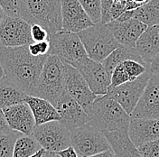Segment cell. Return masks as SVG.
Instances as JSON below:
<instances>
[{
    "label": "cell",
    "mask_w": 159,
    "mask_h": 157,
    "mask_svg": "<svg viewBox=\"0 0 159 157\" xmlns=\"http://www.w3.org/2000/svg\"><path fill=\"white\" fill-rule=\"evenodd\" d=\"M126 1H121V2H113L111 9H110V16L112 22L116 21L120 17V16L126 12Z\"/></svg>",
    "instance_id": "35"
},
{
    "label": "cell",
    "mask_w": 159,
    "mask_h": 157,
    "mask_svg": "<svg viewBox=\"0 0 159 157\" xmlns=\"http://www.w3.org/2000/svg\"><path fill=\"white\" fill-rule=\"evenodd\" d=\"M132 80H135V79H132L129 77L127 74V72L125 71L123 65L120 63L114 69L112 74H111V84H110L109 89L117 88L124 83H127V82L132 81Z\"/></svg>",
    "instance_id": "29"
},
{
    "label": "cell",
    "mask_w": 159,
    "mask_h": 157,
    "mask_svg": "<svg viewBox=\"0 0 159 157\" xmlns=\"http://www.w3.org/2000/svg\"><path fill=\"white\" fill-rule=\"evenodd\" d=\"M115 40L120 45L135 48L138 40L147 30L148 26L136 18L120 22L113 21L107 25Z\"/></svg>",
    "instance_id": "16"
},
{
    "label": "cell",
    "mask_w": 159,
    "mask_h": 157,
    "mask_svg": "<svg viewBox=\"0 0 159 157\" xmlns=\"http://www.w3.org/2000/svg\"><path fill=\"white\" fill-rule=\"evenodd\" d=\"M29 52L34 57H40L44 55H49L50 43L49 41L34 43L28 45Z\"/></svg>",
    "instance_id": "31"
},
{
    "label": "cell",
    "mask_w": 159,
    "mask_h": 157,
    "mask_svg": "<svg viewBox=\"0 0 159 157\" xmlns=\"http://www.w3.org/2000/svg\"><path fill=\"white\" fill-rule=\"evenodd\" d=\"M2 47H3V46H2V44H1V43H0V50L2 49Z\"/></svg>",
    "instance_id": "46"
},
{
    "label": "cell",
    "mask_w": 159,
    "mask_h": 157,
    "mask_svg": "<svg viewBox=\"0 0 159 157\" xmlns=\"http://www.w3.org/2000/svg\"><path fill=\"white\" fill-rule=\"evenodd\" d=\"M129 130H120L112 133H104L117 157H142L137 147L131 143L128 135Z\"/></svg>",
    "instance_id": "21"
},
{
    "label": "cell",
    "mask_w": 159,
    "mask_h": 157,
    "mask_svg": "<svg viewBox=\"0 0 159 157\" xmlns=\"http://www.w3.org/2000/svg\"><path fill=\"white\" fill-rule=\"evenodd\" d=\"M70 145L80 157H89L111 147L103 132L89 124L70 131Z\"/></svg>",
    "instance_id": "7"
},
{
    "label": "cell",
    "mask_w": 159,
    "mask_h": 157,
    "mask_svg": "<svg viewBox=\"0 0 159 157\" xmlns=\"http://www.w3.org/2000/svg\"><path fill=\"white\" fill-rule=\"evenodd\" d=\"M47 57L48 55L33 56L29 52L28 45L14 48L2 47L0 50V63L5 76L28 96L34 94Z\"/></svg>",
    "instance_id": "1"
},
{
    "label": "cell",
    "mask_w": 159,
    "mask_h": 157,
    "mask_svg": "<svg viewBox=\"0 0 159 157\" xmlns=\"http://www.w3.org/2000/svg\"><path fill=\"white\" fill-rule=\"evenodd\" d=\"M134 4H136L138 7H141L142 6H144V5H146L148 2L149 0H131Z\"/></svg>",
    "instance_id": "40"
},
{
    "label": "cell",
    "mask_w": 159,
    "mask_h": 157,
    "mask_svg": "<svg viewBox=\"0 0 159 157\" xmlns=\"http://www.w3.org/2000/svg\"><path fill=\"white\" fill-rule=\"evenodd\" d=\"M19 16L31 25L43 27L50 37L62 31L61 0H21Z\"/></svg>",
    "instance_id": "2"
},
{
    "label": "cell",
    "mask_w": 159,
    "mask_h": 157,
    "mask_svg": "<svg viewBox=\"0 0 159 157\" xmlns=\"http://www.w3.org/2000/svg\"><path fill=\"white\" fill-rule=\"evenodd\" d=\"M26 94L6 76L0 79V108H5L25 102Z\"/></svg>",
    "instance_id": "22"
},
{
    "label": "cell",
    "mask_w": 159,
    "mask_h": 157,
    "mask_svg": "<svg viewBox=\"0 0 159 157\" xmlns=\"http://www.w3.org/2000/svg\"><path fill=\"white\" fill-rule=\"evenodd\" d=\"M150 77L151 74L148 70L135 80L109 89V92L104 96L118 102L121 108L130 116L142 97Z\"/></svg>",
    "instance_id": "10"
},
{
    "label": "cell",
    "mask_w": 159,
    "mask_h": 157,
    "mask_svg": "<svg viewBox=\"0 0 159 157\" xmlns=\"http://www.w3.org/2000/svg\"><path fill=\"white\" fill-rule=\"evenodd\" d=\"M20 135L15 131L0 134V157H13L15 143Z\"/></svg>",
    "instance_id": "26"
},
{
    "label": "cell",
    "mask_w": 159,
    "mask_h": 157,
    "mask_svg": "<svg viewBox=\"0 0 159 157\" xmlns=\"http://www.w3.org/2000/svg\"><path fill=\"white\" fill-rule=\"evenodd\" d=\"M134 18L148 27L159 25V0H149L146 5L134 10Z\"/></svg>",
    "instance_id": "24"
},
{
    "label": "cell",
    "mask_w": 159,
    "mask_h": 157,
    "mask_svg": "<svg viewBox=\"0 0 159 157\" xmlns=\"http://www.w3.org/2000/svg\"><path fill=\"white\" fill-rule=\"evenodd\" d=\"M25 102L29 106L35 121V127L52 121H61V117L55 107L43 98L26 96Z\"/></svg>",
    "instance_id": "20"
},
{
    "label": "cell",
    "mask_w": 159,
    "mask_h": 157,
    "mask_svg": "<svg viewBox=\"0 0 159 157\" xmlns=\"http://www.w3.org/2000/svg\"><path fill=\"white\" fill-rule=\"evenodd\" d=\"M61 117V122L70 131L87 125L89 122V115L79 103L65 93L55 105Z\"/></svg>",
    "instance_id": "15"
},
{
    "label": "cell",
    "mask_w": 159,
    "mask_h": 157,
    "mask_svg": "<svg viewBox=\"0 0 159 157\" xmlns=\"http://www.w3.org/2000/svg\"><path fill=\"white\" fill-rule=\"evenodd\" d=\"M3 111L12 131L25 136H33L35 121L31 108L25 102L8 107Z\"/></svg>",
    "instance_id": "17"
},
{
    "label": "cell",
    "mask_w": 159,
    "mask_h": 157,
    "mask_svg": "<svg viewBox=\"0 0 159 157\" xmlns=\"http://www.w3.org/2000/svg\"><path fill=\"white\" fill-rule=\"evenodd\" d=\"M65 93L64 63L57 57L48 55L40 74L34 97L48 100L55 107Z\"/></svg>",
    "instance_id": "4"
},
{
    "label": "cell",
    "mask_w": 159,
    "mask_h": 157,
    "mask_svg": "<svg viewBox=\"0 0 159 157\" xmlns=\"http://www.w3.org/2000/svg\"><path fill=\"white\" fill-rule=\"evenodd\" d=\"M5 77V72H4V70H3V67L0 63V79L3 78Z\"/></svg>",
    "instance_id": "44"
},
{
    "label": "cell",
    "mask_w": 159,
    "mask_h": 157,
    "mask_svg": "<svg viewBox=\"0 0 159 157\" xmlns=\"http://www.w3.org/2000/svg\"><path fill=\"white\" fill-rule=\"evenodd\" d=\"M64 81L66 93L75 99L88 114L89 108L98 96L90 90L88 83L79 70L65 63Z\"/></svg>",
    "instance_id": "11"
},
{
    "label": "cell",
    "mask_w": 159,
    "mask_h": 157,
    "mask_svg": "<svg viewBox=\"0 0 159 157\" xmlns=\"http://www.w3.org/2000/svg\"><path fill=\"white\" fill-rule=\"evenodd\" d=\"M49 43V55L76 69L89 59L78 34L61 31L51 36Z\"/></svg>",
    "instance_id": "6"
},
{
    "label": "cell",
    "mask_w": 159,
    "mask_h": 157,
    "mask_svg": "<svg viewBox=\"0 0 159 157\" xmlns=\"http://www.w3.org/2000/svg\"><path fill=\"white\" fill-rule=\"evenodd\" d=\"M89 157H117L113 149L110 148L109 150H107L105 152H102V153H99L98 155H92V156Z\"/></svg>",
    "instance_id": "39"
},
{
    "label": "cell",
    "mask_w": 159,
    "mask_h": 157,
    "mask_svg": "<svg viewBox=\"0 0 159 157\" xmlns=\"http://www.w3.org/2000/svg\"><path fill=\"white\" fill-rule=\"evenodd\" d=\"M127 60H133V61L145 64L139 54V52L135 48H130L128 46L121 45L118 49L112 52L109 56L102 61V65L111 76L114 69L120 63H122L124 61H127Z\"/></svg>",
    "instance_id": "23"
},
{
    "label": "cell",
    "mask_w": 159,
    "mask_h": 157,
    "mask_svg": "<svg viewBox=\"0 0 159 157\" xmlns=\"http://www.w3.org/2000/svg\"><path fill=\"white\" fill-rule=\"evenodd\" d=\"M56 155H59L60 157H80L77 154V152L75 151V149L72 146H70L63 151H61Z\"/></svg>",
    "instance_id": "38"
},
{
    "label": "cell",
    "mask_w": 159,
    "mask_h": 157,
    "mask_svg": "<svg viewBox=\"0 0 159 157\" xmlns=\"http://www.w3.org/2000/svg\"><path fill=\"white\" fill-rule=\"evenodd\" d=\"M78 1L94 25L101 22V0H78Z\"/></svg>",
    "instance_id": "27"
},
{
    "label": "cell",
    "mask_w": 159,
    "mask_h": 157,
    "mask_svg": "<svg viewBox=\"0 0 159 157\" xmlns=\"http://www.w3.org/2000/svg\"><path fill=\"white\" fill-rule=\"evenodd\" d=\"M89 126L103 133L129 130L130 116L118 102L106 96H98L89 108Z\"/></svg>",
    "instance_id": "3"
},
{
    "label": "cell",
    "mask_w": 159,
    "mask_h": 157,
    "mask_svg": "<svg viewBox=\"0 0 159 157\" xmlns=\"http://www.w3.org/2000/svg\"><path fill=\"white\" fill-rule=\"evenodd\" d=\"M21 0H0V7L7 16H19Z\"/></svg>",
    "instance_id": "32"
},
{
    "label": "cell",
    "mask_w": 159,
    "mask_h": 157,
    "mask_svg": "<svg viewBox=\"0 0 159 157\" xmlns=\"http://www.w3.org/2000/svg\"><path fill=\"white\" fill-rule=\"evenodd\" d=\"M125 71L132 79H136L148 71V67L139 61L133 60H127L121 63Z\"/></svg>",
    "instance_id": "28"
},
{
    "label": "cell",
    "mask_w": 159,
    "mask_h": 157,
    "mask_svg": "<svg viewBox=\"0 0 159 157\" xmlns=\"http://www.w3.org/2000/svg\"><path fill=\"white\" fill-rule=\"evenodd\" d=\"M5 16H6V13H5L4 9L0 7V23L2 22V20L4 19Z\"/></svg>",
    "instance_id": "41"
},
{
    "label": "cell",
    "mask_w": 159,
    "mask_h": 157,
    "mask_svg": "<svg viewBox=\"0 0 159 157\" xmlns=\"http://www.w3.org/2000/svg\"><path fill=\"white\" fill-rule=\"evenodd\" d=\"M89 59L100 62L121 45L115 40L107 25L95 24L91 27L78 33Z\"/></svg>",
    "instance_id": "5"
},
{
    "label": "cell",
    "mask_w": 159,
    "mask_h": 157,
    "mask_svg": "<svg viewBox=\"0 0 159 157\" xmlns=\"http://www.w3.org/2000/svg\"><path fill=\"white\" fill-rule=\"evenodd\" d=\"M31 36L34 43L49 41L50 39L47 31L38 25H33L31 26Z\"/></svg>",
    "instance_id": "33"
},
{
    "label": "cell",
    "mask_w": 159,
    "mask_h": 157,
    "mask_svg": "<svg viewBox=\"0 0 159 157\" xmlns=\"http://www.w3.org/2000/svg\"><path fill=\"white\" fill-rule=\"evenodd\" d=\"M112 0H101V24L108 25L112 22L110 16V9L112 7Z\"/></svg>",
    "instance_id": "34"
},
{
    "label": "cell",
    "mask_w": 159,
    "mask_h": 157,
    "mask_svg": "<svg viewBox=\"0 0 159 157\" xmlns=\"http://www.w3.org/2000/svg\"><path fill=\"white\" fill-rule=\"evenodd\" d=\"M148 70L151 75L159 76V55H157L155 59L152 60V61L148 65Z\"/></svg>",
    "instance_id": "37"
},
{
    "label": "cell",
    "mask_w": 159,
    "mask_h": 157,
    "mask_svg": "<svg viewBox=\"0 0 159 157\" xmlns=\"http://www.w3.org/2000/svg\"><path fill=\"white\" fill-rule=\"evenodd\" d=\"M31 25L20 16H7L0 23V43L3 47H20L34 43Z\"/></svg>",
    "instance_id": "9"
},
{
    "label": "cell",
    "mask_w": 159,
    "mask_h": 157,
    "mask_svg": "<svg viewBox=\"0 0 159 157\" xmlns=\"http://www.w3.org/2000/svg\"><path fill=\"white\" fill-rule=\"evenodd\" d=\"M77 70L85 78L90 90L97 96H104L109 92L111 76L102 63L89 59L80 65Z\"/></svg>",
    "instance_id": "14"
},
{
    "label": "cell",
    "mask_w": 159,
    "mask_h": 157,
    "mask_svg": "<svg viewBox=\"0 0 159 157\" xmlns=\"http://www.w3.org/2000/svg\"><path fill=\"white\" fill-rule=\"evenodd\" d=\"M42 149L39 143L33 136L20 135L15 143L13 157H31Z\"/></svg>",
    "instance_id": "25"
},
{
    "label": "cell",
    "mask_w": 159,
    "mask_h": 157,
    "mask_svg": "<svg viewBox=\"0 0 159 157\" xmlns=\"http://www.w3.org/2000/svg\"><path fill=\"white\" fill-rule=\"evenodd\" d=\"M137 150L142 157H159V139L146 143Z\"/></svg>",
    "instance_id": "30"
},
{
    "label": "cell",
    "mask_w": 159,
    "mask_h": 157,
    "mask_svg": "<svg viewBox=\"0 0 159 157\" xmlns=\"http://www.w3.org/2000/svg\"><path fill=\"white\" fill-rule=\"evenodd\" d=\"M33 137L44 151L54 155L71 146L70 131L61 121H52L35 127Z\"/></svg>",
    "instance_id": "8"
},
{
    "label": "cell",
    "mask_w": 159,
    "mask_h": 157,
    "mask_svg": "<svg viewBox=\"0 0 159 157\" xmlns=\"http://www.w3.org/2000/svg\"><path fill=\"white\" fill-rule=\"evenodd\" d=\"M42 157H55V155L54 154H52V153H49V152H46L43 154V155Z\"/></svg>",
    "instance_id": "43"
},
{
    "label": "cell",
    "mask_w": 159,
    "mask_h": 157,
    "mask_svg": "<svg viewBox=\"0 0 159 157\" xmlns=\"http://www.w3.org/2000/svg\"><path fill=\"white\" fill-rule=\"evenodd\" d=\"M62 31L78 34L94 25L78 0H61Z\"/></svg>",
    "instance_id": "12"
},
{
    "label": "cell",
    "mask_w": 159,
    "mask_h": 157,
    "mask_svg": "<svg viewBox=\"0 0 159 157\" xmlns=\"http://www.w3.org/2000/svg\"><path fill=\"white\" fill-rule=\"evenodd\" d=\"M55 157H60L59 155H55Z\"/></svg>",
    "instance_id": "47"
},
{
    "label": "cell",
    "mask_w": 159,
    "mask_h": 157,
    "mask_svg": "<svg viewBox=\"0 0 159 157\" xmlns=\"http://www.w3.org/2000/svg\"><path fill=\"white\" fill-rule=\"evenodd\" d=\"M130 118H159V76L151 75Z\"/></svg>",
    "instance_id": "13"
},
{
    "label": "cell",
    "mask_w": 159,
    "mask_h": 157,
    "mask_svg": "<svg viewBox=\"0 0 159 157\" xmlns=\"http://www.w3.org/2000/svg\"><path fill=\"white\" fill-rule=\"evenodd\" d=\"M45 153V151L43 150V149H42L41 151H39L37 154H35V155H34L33 156H31V157H42L43 155V154Z\"/></svg>",
    "instance_id": "42"
},
{
    "label": "cell",
    "mask_w": 159,
    "mask_h": 157,
    "mask_svg": "<svg viewBox=\"0 0 159 157\" xmlns=\"http://www.w3.org/2000/svg\"><path fill=\"white\" fill-rule=\"evenodd\" d=\"M113 2H121V1H126V0H112Z\"/></svg>",
    "instance_id": "45"
},
{
    "label": "cell",
    "mask_w": 159,
    "mask_h": 157,
    "mask_svg": "<svg viewBox=\"0 0 159 157\" xmlns=\"http://www.w3.org/2000/svg\"><path fill=\"white\" fill-rule=\"evenodd\" d=\"M135 49L148 68L152 60L159 55V25L147 28L138 40Z\"/></svg>",
    "instance_id": "19"
},
{
    "label": "cell",
    "mask_w": 159,
    "mask_h": 157,
    "mask_svg": "<svg viewBox=\"0 0 159 157\" xmlns=\"http://www.w3.org/2000/svg\"><path fill=\"white\" fill-rule=\"evenodd\" d=\"M128 135L136 147L157 140L159 139V118L131 119Z\"/></svg>",
    "instance_id": "18"
},
{
    "label": "cell",
    "mask_w": 159,
    "mask_h": 157,
    "mask_svg": "<svg viewBox=\"0 0 159 157\" xmlns=\"http://www.w3.org/2000/svg\"><path fill=\"white\" fill-rule=\"evenodd\" d=\"M12 130L10 129L9 126L7 122L3 109L0 108V134H7L9 133Z\"/></svg>",
    "instance_id": "36"
}]
</instances>
